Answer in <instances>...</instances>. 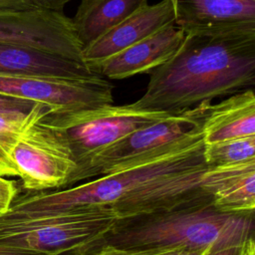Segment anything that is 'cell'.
<instances>
[{
    "mask_svg": "<svg viewBox=\"0 0 255 255\" xmlns=\"http://www.w3.org/2000/svg\"><path fill=\"white\" fill-rule=\"evenodd\" d=\"M18 188L16 182L4 178L0 175V214L5 212L13 199L16 197Z\"/></svg>",
    "mask_w": 255,
    "mask_h": 255,
    "instance_id": "20",
    "label": "cell"
},
{
    "mask_svg": "<svg viewBox=\"0 0 255 255\" xmlns=\"http://www.w3.org/2000/svg\"><path fill=\"white\" fill-rule=\"evenodd\" d=\"M174 24L186 32L255 25V0H168Z\"/></svg>",
    "mask_w": 255,
    "mask_h": 255,
    "instance_id": "13",
    "label": "cell"
},
{
    "mask_svg": "<svg viewBox=\"0 0 255 255\" xmlns=\"http://www.w3.org/2000/svg\"><path fill=\"white\" fill-rule=\"evenodd\" d=\"M184 36L183 30L170 23L108 58L94 69V73L112 80L127 79L142 73L149 74L174 55Z\"/></svg>",
    "mask_w": 255,
    "mask_h": 255,
    "instance_id": "11",
    "label": "cell"
},
{
    "mask_svg": "<svg viewBox=\"0 0 255 255\" xmlns=\"http://www.w3.org/2000/svg\"><path fill=\"white\" fill-rule=\"evenodd\" d=\"M0 42L31 47L86 65L72 20L63 12L43 7L1 12Z\"/></svg>",
    "mask_w": 255,
    "mask_h": 255,
    "instance_id": "9",
    "label": "cell"
},
{
    "mask_svg": "<svg viewBox=\"0 0 255 255\" xmlns=\"http://www.w3.org/2000/svg\"><path fill=\"white\" fill-rule=\"evenodd\" d=\"M114 86L101 76L88 79L0 75V95L42 103L51 112H69L114 104Z\"/></svg>",
    "mask_w": 255,
    "mask_h": 255,
    "instance_id": "8",
    "label": "cell"
},
{
    "mask_svg": "<svg viewBox=\"0 0 255 255\" xmlns=\"http://www.w3.org/2000/svg\"><path fill=\"white\" fill-rule=\"evenodd\" d=\"M0 255H35V254H30V253H25V252H18V251H11V250L0 249Z\"/></svg>",
    "mask_w": 255,
    "mask_h": 255,
    "instance_id": "26",
    "label": "cell"
},
{
    "mask_svg": "<svg viewBox=\"0 0 255 255\" xmlns=\"http://www.w3.org/2000/svg\"><path fill=\"white\" fill-rule=\"evenodd\" d=\"M49 111L45 104L34 105L10 154L22 187L29 191L68 186L77 169L76 159L66 140L42 121Z\"/></svg>",
    "mask_w": 255,
    "mask_h": 255,
    "instance_id": "7",
    "label": "cell"
},
{
    "mask_svg": "<svg viewBox=\"0 0 255 255\" xmlns=\"http://www.w3.org/2000/svg\"><path fill=\"white\" fill-rule=\"evenodd\" d=\"M210 248L187 249L178 246H146V247H120L105 244L92 255H208Z\"/></svg>",
    "mask_w": 255,
    "mask_h": 255,
    "instance_id": "19",
    "label": "cell"
},
{
    "mask_svg": "<svg viewBox=\"0 0 255 255\" xmlns=\"http://www.w3.org/2000/svg\"><path fill=\"white\" fill-rule=\"evenodd\" d=\"M30 112V111H29ZM29 112L0 113V175L17 176L10 154Z\"/></svg>",
    "mask_w": 255,
    "mask_h": 255,
    "instance_id": "18",
    "label": "cell"
},
{
    "mask_svg": "<svg viewBox=\"0 0 255 255\" xmlns=\"http://www.w3.org/2000/svg\"><path fill=\"white\" fill-rule=\"evenodd\" d=\"M0 75L88 79L100 76L88 66L27 46L0 42Z\"/></svg>",
    "mask_w": 255,
    "mask_h": 255,
    "instance_id": "14",
    "label": "cell"
},
{
    "mask_svg": "<svg viewBox=\"0 0 255 255\" xmlns=\"http://www.w3.org/2000/svg\"><path fill=\"white\" fill-rule=\"evenodd\" d=\"M204 143L255 135V95L252 88L211 105L202 128Z\"/></svg>",
    "mask_w": 255,
    "mask_h": 255,
    "instance_id": "15",
    "label": "cell"
},
{
    "mask_svg": "<svg viewBox=\"0 0 255 255\" xmlns=\"http://www.w3.org/2000/svg\"><path fill=\"white\" fill-rule=\"evenodd\" d=\"M170 23H174V14L168 0H161L151 5L146 3L84 48L83 60L94 72V69L108 58Z\"/></svg>",
    "mask_w": 255,
    "mask_h": 255,
    "instance_id": "10",
    "label": "cell"
},
{
    "mask_svg": "<svg viewBox=\"0 0 255 255\" xmlns=\"http://www.w3.org/2000/svg\"><path fill=\"white\" fill-rule=\"evenodd\" d=\"M120 221L107 207H75L0 220V249L35 255L93 254Z\"/></svg>",
    "mask_w": 255,
    "mask_h": 255,
    "instance_id": "4",
    "label": "cell"
},
{
    "mask_svg": "<svg viewBox=\"0 0 255 255\" xmlns=\"http://www.w3.org/2000/svg\"><path fill=\"white\" fill-rule=\"evenodd\" d=\"M203 158L207 167L255 160V135L204 143Z\"/></svg>",
    "mask_w": 255,
    "mask_h": 255,
    "instance_id": "17",
    "label": "cell"
},
{
    "mask_svg": "<svg viewBox=\"0 0 255 255\" xmlns=\"http://www.w3.org/2000/svg\"><path fill=\"white\" fill-rule=\"evenodd\" d=\"M200 187L222 212L249 213L255 208V160L207 167Z\"/></svg>",
    "mask_w": 255,
    "mask_h": 255,
    "instance_id": "12",
    "label": "cell"
},
{
    "mask_svg": "<svg viewBox=\"0 0 255 255\" xmlns=\"http://www.w3.org/2000/svg\"><path fill=\"white\" fill-rule=\"evenodd\" d=\"M35 1H36L37 5L40 7L63 12L64 7L71 0H35Z\"/></svg>",
    "mask_w": 255,
    "mask_h": 255,
    "instance_id": "23",
    "label": "cell"
},
{
    "mask_svg": "<svg viewBox=\"0 0 255 255\" xmlns=\"http://www.w3.org/2000/svg\"><path fill=\"white\" fill-rule=\"evenodd\" d=\"M40 6L37 5L35 0H0V13L1 12H22L36 9Z\"/></svg>",
    "mask_w": 255,
    "mask_h": 255,
    "instance_id": "22",
    "label": "cell"
},
{
    "mask_svg": "<svg viewBox=\"0 0 255 255\" xmlns=\"http://www.w3.org/2000/svg\"><path fill=\"white\" fill-rule=\"evenodd\" d=\"M138 109L178 114L255 84V25L186 32L174 55L149 73Z\"/></svg>",
    "mask_w": 255,
    "mask_h": 255,
    "instance_id": "2",
    "label": "cell"
},
{
    "mask_svg": "<svg viewBox=\"0 0 255 255\" xmlns=\"http://www.w3.org/2000/svg\"><path fill=\"white\" fill-rule=\"evenodd\" d=\"M254 212L228 213L211 202L185 205L120 221L105 244L120 247L178 246L213 251L253 238ZM104 244V245H105Z\"/></svg>",
    "mask_w": 255,
    "mask_h": 255,
    "instance_id": "3",
    "label": "cell"
},
{
    "mask_svg": "<svg viewBox=\"0 0 255 255\" xmlns=\"http://www.w3.org/2000/svg\"><path fill=\"white\" fill-rule=\"evenodd\" d=\"M147 0H81L72 24L82 48H86L121 23Z\"/></svg>",
    "mask_w": 255,
    "mask_h": 255,
    "instance_id": "16",
    "label": "cell"
},
{
    "mask_svg": "<svg viewBox=\"0 0 255 255\" xmlns=\"http://www.w3.org/2000/svg\"><path fill=\"white\" fill-rule=\"evenodd\" d=\"M240 246H238V247H228V248H223V249L211 251L208 255H237V252H238Z\"/></svg>",
    "mask_w": 255,
    "mask_h": 255,
    "instance_id": "25",
    "label": "cell"
},
{
    "mask_svg": "<svg viewBox=\"0 0 255 255\" xmlns=\"http://www.w3.org/2000/svg\"><path fill=\"white\" fill-rule=\"evenodd\" d=\"M204 140L140 165L55 191L16 195L0 220L35 217L75 207L111 208L121 221L211 202L200 187L207 165Z\"/></svg>",
    "mask_w": 255,
    "mask_h": 255,
    "instance_id": "1",
    "label": "cell"
},
{
    "mask_svg": "<svg viewBox=\"0 0 255 255\" xmlns=\"http://www.w3.org/2000/svg\"><path fill=\"white\" fill-rule=\"evenodd\" d=\"M172 115L175 114L138 109L132 104H110L69 112L49 111L42 121L68 143L77 162L76 173L101 149L139 128Z\"/></svg>",
    "mask_w": 255,
    "mask_h": 255,
    "instance_id": "6",
    "label": "cell"
},
{
    "mask_svg": "<svg viewBox=\"0 0 255 255\" xmlns=\"http://www.w3.org/2000/svg\"><path fill=\"white\" fill-rule=\"evenodd\" d=\"M237 255H255L254 237L245 241L239 248Z\"/></svg>",
    "mask_w": 255,
    "mask_h": 255,
    "instance_id": "24",
    "label": "cell"
},
{
    "mask_svg": "<svg viewBox=\"0 0 255 255\" xmlns=\"http://www.w3.org/2000/svg\"><path fill=\"white\" fill-rule=\"evenodd\" d=\"M211 102L201 103L167 119L139 128L95 153L71 179L123 171L186 147L203 138L202 128Z\"/></svg>",
    "mask_w": 255,
    "mask_h": 255,
    "instance_id": "5",
    "label": "cell"
},
{
    "mask_svg": "<svg viewBox=\"0 0 255 255\" xmlns=\"http://www.w3.org/2000/svg\"><path fill=\"white\" fill-rule=\"evenodd\" d=\"M36 103L24 99L0 95V113L5 112H29Z\"/></svg>",
    "mask_w": 255,
    "mask_h": 255,
    "instance_id": "21",
    "label": "cell"
}]
</instances>
